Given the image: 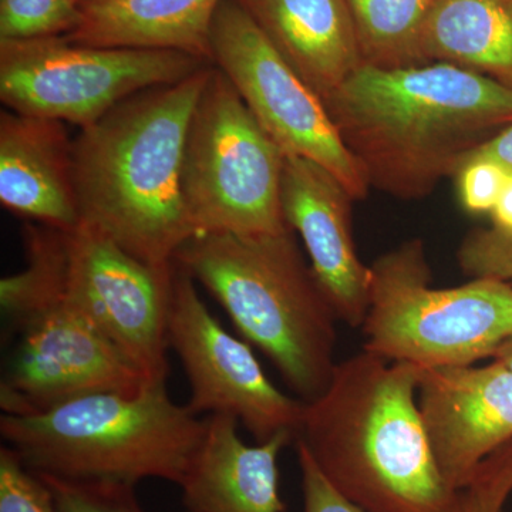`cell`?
Returning <instances> with one entry per match:
<instances>
[{"instance_id":"16","label":"cell","mask_w":512,"mask_h":512,"mask_svg":"<svg viewBox=\"0 0 512 512\" xmlns=\"http://www.w3.org/2000/svg\"><path fill=\"white\" fill-rule=\"evenodd\" d=\"M238 424L225 414L205 419L204 437L180 484L187 512L285 511L278 457L295 436L285 431L248 446Z\"/></svg>"},{"instance_id":"10","label":"cell","mask_w":512,"mask_h":512,"mask_svg":"<svg viewBox=\"0 0 512 512\" xmlns=\"http://www.w3.org/2000/svg\"><path fill=\"white\" fill-rule=\"evenodd\" d=\"M205 60L173 50L80 45L66 36L0 42V100L25 116L92 126L124 100L180 83Z\"/></svg>"},{"instance_id":"18","label":"cell","mask_w":512,"mask_h":512,"mask_svg":"<svg viewBox=\"0 0 512 512\" xmlns=\"http://www.w3.org/2000/svg\"><path fill=\"white\" fill-rule=\"evenodd\" d=\"M222 0H93L67 39L80 45L173 50L211 60V28Z\"/></svg>"},{"instance_id":"26","label":"cell","mask_w":512,"mask_h":512,"mask_svg":"<svg viewBox=\"0 0 512 512\" xmlns=\"http://www.w3.org/2000/svg\"><path fill=\"white\" fill-rule=\"evenodd\" d=\"M507 171L488 160L467 161L457 173L461 202L470 212H491L508 178Z\"/></svg>"},{"instance_id":"2","label":"cell","mask_w":512,"mask_h":512,"mask_svg":"<svg viewBox=\"0 0 512 512\" xmlns=\"http://www.w3.org/2000/svg\"><path fill=\"white\" fill-rule=\"evenodd\" d=\"M421 367L362 352L338 363L305 403L296 441L320 473L366 512H457L417 403Z\"/></svg>"},{"instance_id":"19","label":"cell","mask_w":512,"mask_h":512,"mask_svg":"<svg viewBox=\"0 0 512 512\" xmlns=\"http://www.w3.org/2000/svg\"><path fill=\"white\" fill-rule=\"evenodd\" d=\"M421 53L426 63L456 64L512 89V0H437Z\"/></svg>"},{"instance_id":"25","label":"cell","mask_w":512,"mask_h":512,"mask_svg":"<svg viewBox=\"0 0 512 512\" xmlns=\"http://www.w3.org/2000/svg\"><path fill=\"white\" fill-rule=\"evenodd\" d=\"M512 491V441L478 468L460 491L457 512H501Z\"/></svg>"},{"instance_id":"1","label":"cell","mask_w":512,"mask_h":512,"mask_svg":"<svg viewBox=\"0 0 512 512\" xmlns=\"http://www.w3.org/2000/svg\"><path fill=\"white\" fill-rule=\"evenodd\" d=\"M370 185L426 197L498 127L512 124V89L456 64H360L325 100Z\"/></svg>"},{"instance_id":"11","label":"cell","mask_w":512,"mask_h":512,"mask_svg":"<svg viewBox=\"0 0 512 512\" xmlns=\"http://www.w3.org/2000/svg\"><path fill=\"white\" fill-rule=\"evenodd\" d=\"M211 62L227 76L285 156L308 158L335 175L353 200L369 177L340 137L325 101L292 69L234 0H222L211 28Z\"/></svg>"},{"instance_id":"15","label":"cell","mask_w":512,"mask_h":512,"mask_svg":"<svg viewBox=\"0 0 512 512\" xmlns=\"http://www.w3.org/2000/svg\"><path fill=\"white\" fill-rule=\"evenodd\" d=\"M0 202L45 227H79L74 140L62 121L0 114Z\"/></svg>"},{"instance_id":"6","label":"cell","mask_w":512,"mask_h":512,"mask_svg":"<svg viewBox=\"0 0 512 512\" xmlns=\"http://www.w3.org/2000/svg\"><path fill=\"white\" fill-rule=\"evenodd\" d=\"M363 350L423 367L470 366L512 338V285L474 278L456 288L431 286L423 242H404L370 268Z\"/></svg>"},{"instance_id":"14","label":"cell","mask_w":512,"mask_h":512,"mask_svg":"<svg viewBox=\"0 0 512 512\" xmlns=\"http://www.w3.org/2000/svg\"><path fill=\"white\" fill-rule=\"evenodd\" d=\"M288 227L301 235L313 275L346 325L362 326L369 311L370 268L357 256L345 185L308 158L286 156L281 188Z\"/></svg>"},{"instance_id":"7","label":"cell","mask_w":512,"mask_h":512,"mask_svg":"<svg viewBox=\"0 0 512 512\" xmlns=\"http://www.w3.org/2000/svg\"><path fill=\"white\" fill-rule=\"evenodd\" d=\"M26 264L151 383H167L175 266L148 265L92 227H28Z\"/></svg>"},{"instance_id":"23","label":"cell","mask_w":512,"mask_h":512,"mask_svg":"<svg viewBox=\"0 0 512 512\" xmlns=\"http://www.w3.org/2000/svg\"><path fill=\"white\" fill-rule=\"evenodd\" d=\"M0 512H56L52 491L9 448H0Z\"/></svg>"},{"instance_id":"4","label":"cell","mask_w":512,"mask_h":512,"mask_svg":"<svg viewBox=\"0 0 512 512\" xmlns=\"http://www.w3.org/2000/svg\"><path fill=\"white\" fill-rule=\"evenodd\" d=\"M174 265L220 302L239 335L272 360L303 403L325 392L335 362L336 316L291 228L279 234H202Z\"/></svg>"},{"instance_id":"12","label":"cell","mask_w":512,"mask_h":512,"mask_svg":"<svg viewBox=\"0 0 512 512\" xmlns=\"http://www.w3.org/2000/svg\"><path fill=\"white\" fill-rule=\"evenodd\" d=\"M175 266V265H174ZM168 343L191 386L194 414L235 417L265 443L279 433L298 437L305 403L286 396L265 375L251 346L224 329L200 298L194 279L175 266Z\"/></svg>"},{"instance_id":"31","label":"cell","mask_w":512,"mask_h":512,"mask_svg":"<svg viewBox=\"0 0 512 512\" xmlns=\"http://www.w3.org/2000/svg\"><path fill=\"white\" fill-rule=\"evenodd\" d=\"M77 3H79L80 6L87 5V3L93 2V0H76Z\"/></svg>"},{"instance_id":"5","label":"cell","mask_w":512,"mask_h":512,"mask_svg":"<svg viewBox=\"0 0 512 512\" xmlns=\"http://www.w3.org/2000/svg\"><path fill=\"white\" fill-rule=\"evenodd\" d=\"M205 420L168 394L167 383L128 396L97 393L30 416L0 417V434L40 476L136 485L181 484Z\"/></svg>"},{"instance_id":"21","label":"cell","mask_w":512,"mask_h":512,"mask_svg":"<svg viewBox=\"0 0 512 512\" xmlns=\"http://www.w3.org/2000/svg\"><path fill=\"white\" fill-rule=\"evenodd\" d=\"M80 19L76 0H0V42L67 36Z\"/></svg>"},{"instance_id":"28","label":"cell","mask_w":512,"mask_h":512,"mask_svg":"<svg viewBox=\"0 0 512 512\" xmlns=\"http://www.w3.org/2000/svg\"><path fill=\"white\" fill-rule=\"evenodd\" d=\"M470 160H488L503 167L508 174H512V124L495 134L493 138L478 147L470 154L463 165ZM461 165V167H463ZM460 171V170H458Z\"/></svg>"},{"instance_id":"24","label":"cell","mask_w":512,"mask_h":512,"mask_svg":"<svg viewBox=\"0 0 512 512\" xmlns=\"http://www.w3.org/2000/svg\"><path fill=\"white\" fill-rule=\"evenodd\" d=\"M458 264L474 278H495L512 285V232L480 229L464 238Z\"/></svg>"},{"instance_id":"13","label":"cell","mask_w":512,"mask_h":512,"mask_svg":"<svg viewBox=\"0 0 512 512\" xmlns=\"http://www.w3.org/2000/svg\"><path fill=\"white\" fill-rule=\"evenodd\" d=\"M419 409L441 476L464 490L481 464L512 441V370L497 359L421 367Z\"/></svg>"},{"instance_id":"30","label":"cell","mask_w":512,"mask_h":512,"mask_svg":"<svg viewBox=\"0 0 512 512\" xmlns=\"http://www.w3.org/2000/svg\"><path fill=\"white\" fill-rule=\"evenodd\" d=\"M494 359L500 360L508 369L512 370V338L500 346V349L495 352Z\"/></svg>"},{"instance_id":"27","label":"cell","mask_w":512,"mask_h":512,"mask_svg":"<svg viewBox=\"0 0 512 512\" xmlns=\"http://www.w3.org/2000/svg\"><path fill=\"white\" fill-rule=\"evenodd\" d=\"M295 444L301 468L303 512H366L332 487L302 443Z\"/></svg>"},{"instance_id":"8","label":"cell","mask_w":512,"mask_h":512,"mask_svg":"<svg viewBox=\"0 0 512 512\" xmlns=\"http://www.w3.org/2000/svg\"><path fill=\"white\" fill-rule=\"evenodd\" d=\"M285 158L227 76L212 67L185 141L183 195L195 237L289 229L281 200Z\"/></svg>"},{"instance_id":"3","label":"cell","mask_w":512,"mask_h":512,"mask_svg":"<svg viewBox=\"0 0 512 512\" xmlns=\"http://www.w3.org/2000/svg\"><path fill=\"white\" fill-rule=\"evenodd\" d=\"M212 67L124 100L74 140L80 224L148 265L195 237L183 195L188 128Z\"/></svg>"},{"instance_id":"9","label":"cell","mask_w":512,"mask_h":512,"mask_svg":"<svg viewBox=\"0 0 512 512\" xmlns=\"http://www.w3.org/2000/svg\"><path fill=\"white\" fill-rule=\"evenodd\" d=\"M0 303L19 338L0 384L3 414L30 416L97 393L134 396L157 384L28 266L0 281Z\"/></svg>"},{"instance_id":"29","label":"cell","mask_w":512,"mask_h":512,"mask_svg":"<svg viewBox=\"0 0 512 512\" xmlns=\"http://www.w3.org/2000/svg\"><path fill=\"white\" fill-rule=\"evenodd\" d=\"M491 214H493L495 228L512 232V174L508 175L507 183Z\"/></svg>"},{"instance_id":"17","label":"cell","mask_w":512,"mask_h":512,"mask_svg":"<svg viewBox=\"0 0 512 512\" xmlns=\"http://www.w3.org/2000/svg\"><path fill=\"white\" fill-rule=\"evenodd\" d=\"M325 101L362 62L346 0H234Z\"/></svg>"},{"instance_id":"20","label":"cell","mask_w":512,"mask_h":512,"mask_svg":"<svg viewBox=\"0 0 512 512\" xmlns=\"http://www.w3.org/2000/svg\"><path fill=\"white\" fill-rule=\"evenodd\" d=\"M437 0H346L363 64L382 69L426 64L424 29Z\"/></svg>"},{"instance_id":"22","label":"cell","mask_w":512,"mask_h":512,"mask_svg":"<svg viewBox=\"0 0 512 512\" xmlns=\"http://www.w3.org/2000/svg\"><path fill=\"white\" fill-rule=\"evenodd\" d=\"M40 477L52 491L56 512H146L138 503L136 485Z\"/></svg>"}]
</instances>
